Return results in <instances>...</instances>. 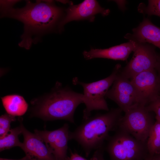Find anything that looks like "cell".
<instances>
[{
  "label": "cell",
  "instance_id": "1",
  "mask_svg": "<svg viewBox=\"0 0 160 160\" xmlns=\"http://www.w3.org/2000/svg\"><path fill=\"white\" fill-rule=\"evenodd\" d=\"M1 17L12 18L22 22L24 32L18 45L28 49L43 35L51 31L63 14L61 8L51 0H37L35 3L26 1L25 6L13 7L1 12Z\"/></svg>",
  "mask_w": 160,
  "mask_h": 160
},
{
  "label": "cell",
  "instance_id": "2",
  "mask_svg": "<svg viewBox=\"0 0 160 160\" xmlns=\"http://www.w3.org/2000/svg\"><path fill=\"white\" fill-rule=\"evenodd\" d=\"M83 94L57 82L52 91L45 97L32 102V115L44 121L63 120L74 123V115L83 103Z\"/></svg>",
  "mask_w": 160,
  "mask_h": 160
},
{
  "label": "cell",
  "instance_id": "3",
  "mask_svg": "<svg viewBox=\"0 0 160 160\" xmlns=\"http://www.w3.org/2000/svg\"><path fill=\"white\" fill-rule=\"evenodd\" d=\"M122 111L118 107L112 108L105 113L90 117L71 132V140L76 141L88 157L92 151L104 147L110 132L117 128Z\"/></svg>",
  "mask_w": 160,
  "mask_h": 160
},
{
  "label": "cell",
  "instance_id": "4",
  "mask_svg": "<svg viewBox=\"0 0 160 160\" xmlns=\"http://www.w3.org/2000/svg\"><path fill=\"white\" fill-rule=\"evenodd\" d=\"M110 136L105 149L110 160H143L149 155L147 142L138 140L118 127Z\"/></svg>",
  "mask_w": 160,
  "mask_h": 160
},
{
  "label": "cell",
  "instance_id": "5",
  "mask_svg": "<svg viewBox=\"0 0 160 160\" xmlns=\"http://www.w3.org/2000/svg\"><path fill=\"white\" fill-rule=\"evenodd\" d=\"M121 68V65L118 64L108 76L91 83L82 82L76 78L73 79V82L74 84L80 85L83 88V103L85 105V108L83 111L84 120L90 117L91 112L93 111H109L105 97Z\"/></svg>",
  "mask_w": 160,
  "mask_h": 160
},
{
  "label": "cell",
  "instance_id": "6",
  "mask_svg": "<svg viewBox=\"0 0 160 160\" xmlns=\"http://www.w3.org/2000/svg\"><path fill=\"white\" fill-rule=\"evenodd\" d=\"M151 112L145 106L139 104L124 112L118 127L136 139L147 142L150 130L155 122Z\"/></svg>",
  "mask_w": 160,
  "mask_h": 160
},
{
  "label": "cell",
  "instance_id": "7",
  "mask_svg": "<svg viewBox=\"0 0 160 160\" xmlns=\"http://www.w3.org/2000/svg\"><path fill=\"white\" fill-rule=\"evenodd\" d=\"M136 42L131 59L120 71L122 75L130 80L140 73L156 69L160 60L153 47L147 43Z\"/></svg>",
  "mask_w": 160,
  "mask_h": 160
},
{
  "label": "cell",
  "instance_id": "8",
  "mask_svg": "<svg viewBox=\"0 0 160 160\" xmlns=\"http://www.w3.org/2000/svg\"><path fill=\"white\" fill-rule=\"evenodd\" d=\"M120 71L105 97L114 102L124 112L140 104L134 85Z\"/></svg>",
  "mask_w": 160,
  "mask_h": 160
},
{
  "label": "cell",
  "instance_id": "9",
  "mask_svg": "<svg viewBox=\"0 0 160 160\" xmlns=\"http://www.w3.org/2000/svg\"><path fill=\"white\" fill-rule=\"evenodd\" d=\"M130 80L140 104L146 106L160 95V81L156 69L140 73Z\"/></svg>",
  "mask_w": 160,
  "mask_h": 160
},
{
  "label": "cell",
  "instance_id": "10",
  "mask_svg": "<svg viewBox=\"0 0 160 160\" xmlns=\"http://www.w3.org/2000/svg\"><path fill=\"white\" fill-rule=\"evenodd\" d=\"M34 132L50 149L56 160H66L68 143L71 140V132L68 124H65L62 127L55 130L36 129Z\"/></svg>",
  "mask_w": 160,
  "mask_h": 160
},
{
  "label": "cell",
  "instance_id": "11",
  "mask_svg": "<svg viewBox=\"0 0 160 160\" xmlns=\"http://www.w3.org/2000/svg\"><path fill=\"white\" fill-rule=\"evenodd\" d=\"M66 15L58 24L60 31L67 23L73 20H87L92 22L95 15L98 13L103 16L108 15L110 10L102 7L98 2L95 0H84L77 5L72 4L66 10Z\"/></svg>",
  "mask_w": 160,
  "mask_h": 160
},
{
  "label": "cell",
  "instance_id": "12",
  "mask_svg": "<svg viewBox=\"0 0 160 160\" xmlns=\"http://www.w3.org/2000/svg\"><path fill=\"white\" fill-rule=\"evenodd\" d=\"M24 140L21 148L28 160H56L51 150L35 133L27 130L23 126L22 119H19Z\"/></svg>",
  "mask_w": 160,
  "mask_h": 160
},
{
  "label": "cell",
  "instance_id": "13",
  "mask_svg": "<svg viewBox=\"0 0 160 160\" xmlns=\"http://www.w3.org/2000/svg\"><path fill=\"white\" fill-rule=\"evenodd\" d=\"M137 46L136 41L129 40L126 43L105 49H91L89 51H84V58L89 60L95 58H103L114 60H125Z\"/></svg>",
  "mask_w": 160,
  "mask_h": 160
},
{
  "label": "cell",
  "instance_id": "14",
  "mask_svg": "<svg viewBox=\"0 0 160 160\" xmlns=\"http://www.w3.org/2000/svg\"><path fill=\"white\" fill-rule=\"evenodd\" d=\"M132 31V34H128L125 38L139 43H150L160 49V28L148 19L144 18Z\"/></svg>",
  "mask_w": 160,
  "mask_h": 160
},
{
  "label": "cell",
  "instance_id": "15",
  "mask_svg": "<svg viewBox=\"0 0 160 160\" xmlns=\"http://www.w3.org/2000/svg\"><path fill=\"white\" fill-rule=\"evenodd\" d=\"M2 103L7 113L20 116L27 111L28 105L22 96L16 94L9 95L1 97Z\"/></svg>",
  "mask_w": 160,
  "mask_h": 160
},
{
  "label": "cell",
  "instance_id": "16",
  "mask_svg": "<svg viewBox=\"0 0 160 160\" xmlns=\"http://www.w3.org/2000/svg\"><path fill=\"white\" fill-rule=\"evenodd\" d=\"M156 119L150 130L146 143L148 154L153 156L160 153V119L156 116Z\"/></svg>",
  "mask_w": 160,
  "mask_h": 160
},
{
  "label": "cell",
  "instance_id": "17",
  "mask_svg": "<svg viewBox=\"0 0 160 160\" xmlns=\"http://www.w3.org/2000/svg\"><path fill=\"white\" fill-rule=\"evenodd\" d=\"M22 133V130L20 125L14 128L10 129L6 135L0 139V151L9 149L18 146L21 148L23 145V143L19 139L18 136Z\"/></svg>",
  "mask_w": 160,
  "mask_h": 160
},
{
  "label": "cell",
  "instance_id": "18",
  "mask_svg": "<svg viewBox=\"0 0 160 160\" xmlns=\"http://www.w3.org/2000/svg\"><path fill=\"white\" fill-rule=\"evenodd\" d=\"M138 10L142 13L160 17V0H148L147 6L143 3H140Z\"/></svg>",
  "mask_w": 160,
  "mask_h": 160
},
{
  "label": "cell",
  "instance_id": "19",
  "mask_svg": "<svg viewBox=\"0 0 160 160\" xmlns=\"http://www.w3.org/2000/svg\"><path fill=\"white\" fill-rule=\"evenodd\" d=\"M16 120L15 116L5 113L0 117V137H4L9 132L10 124L12 121Z\"/></svg>",
  "mask_w": 160,
  "mask_h": 160
},
{
  "label": "cell",
  "instance_id": "20",
  "mask_svg": "<svg viewBox=\"0 0 160 160\" xmlns=\"http://www.w3.org/2000/svg\"><path fill=\"white\" fill-rule=\"evenodd\" d=\"M145 107L149 111L154 112L156 116L160 119V95Z\"/></svg>",
  "mask_w": 160,
  "mask_h": 160
},
{
  "label": "cell",
  "instance_id": "21",
  "mask_svg": "<svg viewBox=\"0 0 160 160\" xmlns=\"http://www.w3.org/2000/svg\"><path fill=\"white\" fill-rule=\"evenodd\" d=\"M20 0H0V8L1 12L6 11L13 6Z\"/></svg>",
  "mask_w": 160,
  "mask_h": 160
},
{
  "label": "cell",
  "instance_id": "22",
  "mask_svg": "<svg viewBox=\"0 0 160 160\" xmlns=\"http://www.w3.org/2000/svg\"><path fill=\"white\" fill-rule=\"evenodd\" d=\"M66 160H97L96 154L95 152L92 157L89 160H88L79 155L76 152L71 151L70 156L67 157Z\"/></svg>",
  "mask_w": 160,
  "mask_h": 160
},
{
  "label": "cell",
  "instance_id": "23",
  "mask_svg": "<svg viewBox=\"0 0 160 160\" xmlns=\"http://www.w3.org/2000/svg\"><path fill=\"white\" fill-rule=\"evenodd\" d=\"M104 147L98 149L95 152L96 154L97 160H105L103 158Z\"/></svg>",
  "mask_w": 160,
  "mask_h": 160
},
{
  "label": "cell",
  "instance_id": "24",
  "mask_svg": "<svg viewBox=\"0 0 160 160\" xmlns=\"http://www.w3.org/2000/svg\"><path fill=\"white\" fill-rule=\"evenodd\" d=\"M156 69V71L157 74L160 81V60Z\"/></svg>",
  "mask_w": 160,
  "mask_h": 160
},
{
  "label": "cell",
  "instance_id": "25",
  "mask_svg": "<svg viewBox=\"0 0 160 160\" xmlns=\"http://www.w3.org/2000/svg\"><path fill=\"white\" fill-rule=\"evenodd\" d=\"M0 160H28L27 157L25 156L23 158L18 159H9L5 158H0Z\"/></svg>",
  "mask_w": 160,
  "mask_h": 160
},
{
  "label": "cell",
  "instance_id": "26",
  "mask_svg": "<svg viewBox=\"0 0 160 160\" xmlns=\"http://www.w3.org/2000/svg\"><path fill=\"white\" fill-rule=\"evenodd\" d=\"M143 160H156L154 156H151L149 154Z\"/></svg>",
  "mask_w": 160,
  "mask_h": 160
},
{
  "label": "cell",
  "instance_id": "27",
  "mask_svg": "<svg viewBox=\"0 0 160 160\" xmlns=\"http://www.w3.org/2000/svg\"><path fill=\"white\" fill-rule=\"evenodd\" d=\"M154 156L156 160H160V153Z\"/></svg>",
  "mask_w": 160,
  "mask_h": 160
}]
</instances>
